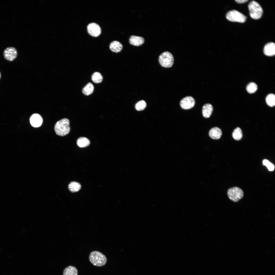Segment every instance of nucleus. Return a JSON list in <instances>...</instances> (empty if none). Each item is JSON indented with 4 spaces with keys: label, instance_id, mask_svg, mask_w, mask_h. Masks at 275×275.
Returning a JSON list of instances; mask_svg holds the SVG:
<instances>
[{
    "label": "nucleus",
    "instance_id": "12",
    "mask_svg": "<svg viewBox=\"0 0 275 275\" xmlns=\"http://www.w3.org/2000/svg\"><path fill=\"white\" fill-rule=\"evenodd\" d=\"M222 134L221 130L217 127H214L212 128L209 131V135L210 137L214 140H217L220 139Z\"/></svg>",
    "mask_w": 275,
    "mask_h": 275
},
{
    "label": "nucleus",
    "instance_id": "18",
    "mask_svg": "<svg viewBox=\"0 0 275 275\" xmlns=\"http://www.w3.org/2000/svg\"><path fill=\"white\" fill-rule=\"evenodd\" d=\"M94 89L93 85L91 82H89L83 88L82 92L85 95H89L93 93Z\"/></svg>",
    "mask_w": 275,
    "mask_h": 275
},
{
    "label": "nucleus",
    "instance_id": "9",
    "mask_svg": "<svg viewBox=\"0 0 275 275\" xmlns=\"http://www.w3.org/2000/svg\"><path fill=\"white\" fill-rule=\"evenodd\" d=\"M3 54L4 58L6 60L9 61H12L16 58L17 52L15 48L9 47L5 50Z\"/></svg>",
    "mask_w": 275,
    "mask_h": 275
},
{
    "label": "nucleus",
    "instance_id": "15",
    "mask_svg": "<svg viewBox=\"0 0 275 275\" xmlns=\"http://www.w3.org/2000/svg\"><path fill=\"white\" fill-rule=\"evenodd\" d=\"M122 47L121 43L117 41H114L112 42L109 46L110 50L116 53L120 52L122 49Z\"/></svg>",
    "mask_w": 275,
    "mask_h": 275
},
{
    "label": "nucleus",
    "instance_id": "11",
    "mask_svg": "<svg viewBox=\"0 0 275 275\" xmlns=\"http://www.w3.org/2000/svg\"><path fill=\"white\" fill-rule=\"evenodd\" d=\"M264 52L266 55L271 56L275 54V45L273 42H270L267 44L264 49Z\"/></svg>",
    "mask_w": 275,
    "mask_h": 275
},
{
    "label": "nucleus",
    "instance_id": "25",
    "mask_svg": "<svg viewBox=\"0 0 275 275\" xmlns=\"http://www.w3.org/2000/svg\"><path fill=\"white\" fill-rule=\"evenodd\" d=\"M263 165L266 166L269 171L274 170V165L267 160L265 159L263 160Z\"/></svg>",
    "mask_w": 275,
    "mask_h": 275
},
{
    "label": "nucleus",
    "instance_id": "8",
    "mask_svg": "<svg viewBox=\"0 0 275 275\" xmlns=\"http://www.w3.org/2000/svg\"><path fill=\"white\" fill-rule=\"evenodd\" d=\"M87 30L88 33L90 35L94 37L99 36L101 32L100 26L94 23L89 24L87 26Z\"/></svg>",
    "mask_w": 275,
    "mask_h": 275
},
{
    "label": "nucleus",
    "instance_id": "2",
    "mask_svg": "<svg viewBox=\"0 0 275 275\" xmlns=\"http://www.w3.org/2000/svg\"><path fill=\"white\" fill-rule=\"evenodd\" d=\"M89 260L94 266L101 267L104 265L107 259L105 256L101 252L97 251L92 252L90 254Z\"/></svg>",
    "mask_w": 275,
    "mask_h": 275
},
{
    "label": "nucleus",
    "instance_id": "3",
    "mask_svg": "<svg viewBox=\"0 0 275 275\" xmlns=\"http://www.w3.org/2000/svg\"><path fill=\"white\" fill-rule=\"evenodd\" d=\"M250 17L254 19H258L262 17L263 11L262 8L257 2L252 1L248 5Z\"/></svg>",
    "mask_w": 275,
    "mask_h": 275
},
{
    "label": "nucleus",
    "instance_id": "27",
    "mask_svg": "<svg viewBox=\"0 0 275 275\" xmlns=\"http://www.w3.org/2000/svg\"><path fill=\"white\" fill-rule=\"evenodd\" d=\"M1 73L0 72V78H1Z\"/></svg>",
    "mask_w": 275,
    "mask_h": 275
},
{
    "label": "nucleus",
    "instance_id": "14",
    "mask_svg": "<svg viewBox=\"0 0 275 275\" xmlns=\"http://www.w3.org/2000/svg\"><path fill=\"white\" fill-rule=\"evenodd\" d=\"M213 110V107L211 104L209 103L205 104L202 107L203 116L205 118H209L212 114Z\"/></svg>",
    "mask_w": 275,
    "mask_h": 275
},
{
    "label": "nucleus",
    "instance_id": "4",
    "mask_svg": "<svg viewBox=\"0 0 275 275\" xmlns=\"http://www.w3.org/2000/svg\"><path fill=\"white\" fill-rule=\"evenodd\" d=\"M174 61L173 55L168 51L162 53L159 57V62L161 65L163 67L169 68L172 67Z\"/></svg>",
    "mask_w": 275,
    "mask_h": 275
},
{
    "label": "nucleus",
    "instance_id": "5",
    "mask_svg": "<svg viewBox=\"0 0 275 275\" xmlns=\"http://www.w3.org/2000/svg\"><path fill=\"white\" fill-rule=\"evenodd\" d=\"M227 194L230 200L234 202H237L242 198L244 193L242 190L240 188L234 187L228 189Z\"/></svg>",
    "mask_w": 275,
    "mask_h": 275
},
{
    "label": "nucleus",
    "instance_id": "10",
    "mask_svg": "<svg viewBox=\"0 0 275 275\" xmlns=\"http://www.w3.org/2000/svg\"><path fill=\"white\" fill-rule=\"evenodd\" d=\"M30 122L31 125L34 127L40 126L43 122V119L39 114L35 113L33 114L30 118Z\"/></svg>",
    "mask_w": 275,
    "mask_h": 275
},
{
    "label": "nucleus",
    "instance_id": "22",
    "mask_svg": "<svg viewBox=\"0 0 275 275\" xmlns=\"http://www.w3.org/2000/svg\"><path fill=\"white\" fill-rule=\"evenodd\" d=\"M266 102L268 105L273 107L275 105V96L272 93L269 94L266 99Z\"/></svg>",
    "mask_w": 275,
    "mask_h": 275
},
{
    "label": "nucleus",
    "instance_id": "13",
    "mask_svg": "<svg viewBox=\"0 0 275 275\" xmlns=\"http://www.w3.org/2000/svg\"><path fill=\"white\" fill-rule=\"evenodd\" d=\"M144 42L143 38L139 36L132 35L129 39L130 43L133 45L139 46L143 44Z\"/></svg>",
    "mask_w": 275,
    "mask_h": 275
},
{
    "label": "nucleus",
    "instance_id": "20",
    "mask_svg": "<svg viewBox=\"0 0 275 275\" xmlns=\"http://www.w3.org/2000/svg\"><path fill=\"white\" fill-rule=\"evenodd\" d=\"M232 136L233 138L236 140L238 141L241 140L243 136L241 129L239 127L236 128L233 132Z\"/></svg>",
    "mask_w": 275,
    "mask_h": 275
},
{
    "label": "nucleus",
    "instance_id": "6",
    "mask_svg": "<svg viewBox=\"0 0 275 275\" xmlns=\"http://www.w3.org/2000/svg\"><path fill=\"white\" fill-rule=\"evenodd\" d=\"M226 19L229 21L240 23L244 22L246 21V17L243 14L235 10L229 11L226 15Z\"/></svg>",
    "mask_w": 275,
    "mask_h": 275
},
{
    "label": "nucleus",
    "instance_id": "17",
    "mask_svg": "<svg viewBox=\"0 0 275 275\" xmlns=\"http://www.w3.org/2000/svg\"><path fill=\"white\" fill-rule=\"evenodd\" d=\"M90 140L85 137H80L77 140V145L80 147H85L88 146L90 144Z\"/></svg>",
    "mask_w": 275,
    "mask_h": 275
},
{
    "label": "nucleus",
    "instance_id": "24",
    "mask_svg": "<svg viewBox=\"0 0 275 275\" xmlns=\"http://www.w3.org/2000/svg\"><path fill=\"white\" fill-rule=\"evenodd\" d=\"M146 106V103L144 100H141L135 104V108L138 111H142L145 109Z\"/></svg>",
    "mask_w": 275,
    "mask_h": 275
},
{
    "label": "nucleus",
    "instance_id": "26",
    "mask_svg": "<svg viewBox=\"0 0 275 275\" xmlns=\"http://www.w3.org/2000/svg\"><path fill=\"white\" fill-rule=\"evenodd\" d=\"M248 0H236L235 1L239 4L243 3L248 1Z\"/></svg>",
    "mask_w": 275,
    "mask_h": 275
},
{
    "label": "nucleus",
    "instance_id": "1",
    "mask_svg": "<svg viewBox=\"0 0 275 275\" xmlns=\"http://www.w3.org/2000/svg\"><path fill=\"white\" fill-rule=\"evenodd\" d=\"M70 130L69 121L66 118L62 119L57 121L54 126V130L56 134L61 136L67 134Z\"/></svg>",
    "mask_w": 275,
    "mask_h": 275
},
{
    "label": "nucleus",
    "instance_id": "19",
    "mask_svg": "<svg viewBox=\"0 0 275 275\" xmlns=\"http://www.w3.org/2000/svg\"><path fill=\"white\" fill-rule=\"evenodd\" d=\"M68 188L70 191L74 193L78 191L81 188V185L77 182H72L69 184Z\"/></svg>",
    "mask_w": 275,
    "mask_h": 275
},
{
    "label": "nucleus",
    "instance_id": "21",
    "mask_svg": "<svg viewBox=\"0 0 275 275\" xmlns=\"http://www.w3.org/2000/svg\"><path fill=\"white\" fill-rule=\"evenodd\" d=\"M103 79L102 76L101 74L99 72H95L92 75L91 79L94 83H100L102 81Z\"/></svg>",
    "mask_w": 275,
    "mask_h": 275
},
{
    "label": "nucleus",
    "instance_id": "7",
    "mask_svg": "<svg viewBox=\"0 0 275 275\" xmlns=\"http://www.w3.org/2000/svg\"><path fill=\"white\" fill-rule=\"evenodd\" d=\"M194 99L191 96H187L182 99L180 101L181 107L184 109H188L193 107L195 104Z\"/></svg>",
    "mask_w": 275,
    "mask_h": 275
},
{
    "label": "nucleus",
    "instance_id": "16",
    "mask_svg": "<svg viewBox=\"0 0 275 275\" xmlns=\"http://www.w3.org/2000/svg\"><path fill=\"white\" fill-rule=\"evenodd\" d=\"M77 269L73 266H69L64 270L63 275H78Z\"/></svg>",
    "mask_w": 275,
    "mask_h": 275
},
{
    "label": "nucleus",
    "instance_id": "23",
    "mask_svg": "<svg viewBox=\"0 0 275 275\" xmlns=\"http://www.w3.org/2000/svg\"><path fill=\"white\" fill-rule=\"evenodd\" d=\"M257 89V85L253 82H251L249 84L246 88L247 92L250 93H254L256 91Z\"/></svg>",
    "mask_w": 275,
    "mask_h": 275
}]
</instances>
